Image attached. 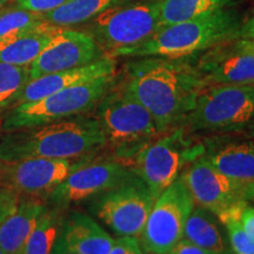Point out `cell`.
<instances>
[{
    "label": "cell",
    "mask_w": 254,
    "mask_h": 254,
    "mask_svg": "<svg viewBox=\"0 0 254 254\" xmlns=\"http://www.w3.org/2000/svg\"><path fill=\"white\" fill-rule=\"evenodd\" d=\"M123 84L151 113L159 133L183 124L206 86L193 62L163 57L127 64Z\"/></svg>",
    "instance_id": "cell-1"
},
{
    "label": "cell",
    "mask_w": 254,
    "mask_h": 254,
    "mask_svg": "<svg viewBox=\"0 0 254 254\" xmlns=\"http://www.w3.org/2000/svg\"><path fill=\"white\" fill-rule=\"evenodd\" d=\"M105 145L106 139L97 118L72 117L5 132L0 139V160L81 158Z\"/></svg>",
    "instance_id": "cell-2"
},
{
    "label": "cell",
    "mask_w": 254,
    "mask_h": 254,
    "mask_svg": "<svg viewBox=\"0 0 254 254\" xmlns=\"http://www.w3.org/2000/svg\"><path fill=\"white\" fill-rule=\"evenodd\" d=\"M241 24L243 21L237 11L222 8L202 17L161 27L144 43L117 51L110 57H194L222 41L238 39Z\"/></svg>",
    "instance_id": "cell-3"
},
{
    "label": "cell",
    "mask_w": 254,
    "mask_h": 254,
    "mask_svg": "<svg viewBox=\"0 0 254 254\" xmlns=\"http://www.w3.org/2000/svg\"><path fill=\"white\" fill-rule=\"evenodd\" d=\"M97 118L106 145L118 158H131L159 131L151 113L123 84L111 85L97 104Z\"/></svg>",
    "instance_id": "cell-4"
},
{
    "label": "cell",
    "mask_w": 254,
    "mask_h": 254,
    "mask_svg": "<svg viewBox=\"0 0 254 254\" xmlns=\"http://www.w3.org/2000/svg\"><path fill=\"white\" fill-rule=\"evenodd\" d=\"M114 81V75L79 82L43 99L25 103L6 112L2 132L26 128L80 116L97 106Z\"/></svg>",
    "instance_id": "cell-5"
},
{
    "label": "cell",
    "mask_w": 254,
    "mask_h": 254,
    "mask_svg": "<svg viewBox=\"0 0 254 254\" xmlns=\"http://www.w3.org/2000/svg\"><path fill=\"white\" fill-rule=\"evenodd\" d=\"M85 32L110 57L117 51L141 44L161 28L159 2H125L95 15Z\"/></svg>",
    "instance_id": "cell-6"
},
{
    "label": "cell",
    "mask_w": 254,
    "mask_h": 254,
    "mask_svg": "<svg viewBox=\"0 0 254 254\" xmlns=\"http://www.w3.org/2000/svg\"><path fill=\"white\" fill-rule=\"evenodd\" d=\"M253 123L254 85H206L183 124L192 132H221Z\"/></svg>",
    "instance_id": "cell-7"
},
{
    "label": "cell",
    "mask_w": 254,
    "mask_h": 254,
    "mask_svg": "<svg viewBox=\"0 0 254 254\" xmlns=\"http://www.w3.org/2000/svg\"><path fill=\"white\" fill-rule=\"evenodd\" d=\"M194 207V199L179 177L155 199L139 237L141 247L148 253L170 252L183 239L186 220Z\"/></svg>",
    "instance_id": "cell-8"
},
{
    "label": "cell",
    "mask_w": 254,
    "mask_h": 254,
    "mask_svg": "<svg viewBox=\"0 0 254 254\" xmlns=\"http://www.w3.org/2000/svg\"><path fill=\"white\" fill-rule=\"evenodd\" d=\"M155 199L147 185L134 176L104 192L94 202L93 211L119 237L139 238Z\"/></svg>",
    "instance_id": "cell-9"
},
{
    "label": "cell",
    "mask_w": 254,
    "mask_h": 254,
    "mask_svg": "<svg viewBox=\"0 0 254 254\" xmlns=\"http://www.w3.org/2000/svg\"><path fill=\"white\" fill-rule=\"evenodd\" d=\"M87 157L74 159L31 158L17 161H2L0 185L21 198H39L49 194L55 187L85 163Z\"/></svg>",
    "instance_id": "cell-10"
},
{
    "label": "cell",
    "mask_w": 254,
    "mask_h": 254,
    "mask_svg": "<svg viewBox=\"0 0 254 254\" xmlns=\"http://www.w3.org/2000/svg\"><path fill=\"white\" fill-rule=\"evenodd\" d=\"M189 146L190 142L184 139L183 131L147 144L135 154L133 173L158 198L180 177L179 173L187 160V154H201L199 147L193 151Z\"/></svg>",
    "instance_id": "cell-11"
},
{
    "label": "cell",
    "mask_w": 254,
    "mask_h": 254,
    "mask_svg": "<svg viewBox=\"0 0 254 254\" xmlns=\"http://www.w3.org/2000/svg\"><path fill=\"white\" fill-rule=\"evenodd\" d=\"M194 201L208 209L221 222L241 213L247 202L241 200V189L215 168L204 155L182 176Z\"/></svg>",
    "instance_id": "cell-12"
},
{
    "label": "cell",
    "mask_w": 254,
    "mask_h": 254,
    "mask_svg": "<svg viewBox=\"0 0 254 254\" xmlns=\"http://www.w3.org/2000/svg\"><path fill=\"white\" fill-rule=\"evenodd\" d=\"M132 170L116 159L85 163L49 193L57 207H65L82 200L103 194L134 177Z\"/></svg>",
    "instance_id": "cell-13"
},
{
    "label": "cell",
    "mask_w": 254,
    "mask_h": 254,
    "mask_svg": "<svg viewBox=\"0 0 254 254\" xmlns=\"http://www.w3.org/2000/svg\"><path fill=\"white\" fill-rule=\"evenodd\" d=\"M193 64L206 85H254V51L244 39L217 44Z\"/></svg>",
    "instance_id": "cell-14"
},
{
    "label": "cell",
    "mask_w": 254,
    "mask_h": 254,
    "mask_svg": "<svg viewBox=\"0 0 254 254\" xmlns=\"http://www.w3.org/2000/svg\"><path fill=\"white\" fill-rule=\"evenodd\" d=\"M103 58V51L85 31L59 27L38 58L30 65L31 80L41 75L80 67Z\"/></svg>",
    "instance_id": "cell-15"
},
{
    "label": "cell",
    "mask_w": 254,
    "mask_h": 254,
    "mask_svg": "<svg viewBox=\"0 0 254 254\" xmlns=\"http://www.w3.org/2000/svg\"><path fill=\"white\" fill-rule=\"evenodd\" d=\"M114 73H116L114 58L104 56L103 58L97 59L95 62L80 66V67L41 75V77L32 79L27 82L26 86L18 95L14 107L25 103L43 99L47 95L56 93V92L72 86V85L79 84V82L90 81L100 77H107V75H114Z\"/></svg>",
    "instance_id": "cell-16"
},
{
    "label": "cell",
    "mask_w": 254,
    "mask_h": 254,
    "mask_svg": "<svg viewBox=\"0 0 254 254\" xmlns=\"http://www.w3.org/2000/svg\"><path fill=\"white\" fill-rule=\"evenodd\" d=\"M201 155L241 190L254 183V139H215Z\"/></svg>",
    "instance_id": "cell-17"
},
{
    "label": "cell",
    "mask_w": 254,
    "mask_h": 254,
    "mask_svg": "<svg viewBox=\"0 0 254 254\" xmlns=\"http://www.w3.org/2000/svg\"><path fill=\"white\" fill-rule=\"evenodd\" d=\"M58 240L78 254H107L116 241L97 221L84 213H73L64 220Z\"/></svg>",
    "instance_id": "cell-18"
},
{
    "label": "cell",
    "mask_w": 254,
    "mask_h": 254,
    "mask_svg": "<svg viewBox=\"0 0 254 254\" xmlns=\"http://www.w3.org/2000/svg\"><path fill=\"white\" fill-rule=\"evenodd\" d=\"M46 209V206L37 198L20 200L17 208L0 224V249L2 253L20 254Z\"/></svg>",
    "instance_id": "cell-19"
},
{
    "label": "cell",
    "mask_w": 254,
    "mask_h": 254,
    "mask_svg": "<svg viewBox=\"0 0 254 254\" xmlns=\"http://www.w3.org/2000/svg\"><path fill=\"white\" fill-rule=\"evenodd\" d=\"M59 27L45 23L37 30L18 38L13 43L0 50V63L30 67L31 64L43 52Z\"/></svg>",
    "instance_id": "cell-20"
},
{
    "label": "cell",
    "mask_w": 254,
    "mask_h": 254,
    "mask_svg": "<svg viewBox=\"0 0 254 254\" xmlns=\"http://www.w3.org/2000/svg\"><path fill=\"white\" fill-rule=\"evenodd\" d=\"M131 0H68L66 4L44 13L46 23L60 27L74 26L87 23L95 15L106 11L113 6L125 4Z\"/></svg>",
    "instance_id": "cell-21"
},
{
    "label": "cell",
    "mask_w": 254,
    "mask_h": 254,
    "mask_svg": "<svg viewBox=\"0 0 254 254\" xmlns=\"http://www.w3.org/2000/svg\"><path fill=\"white\" fill-rule=\"evenodd\" d=\"M183 238L213 252L222 253L225 251L224 238L215 215L201 206H195L187 218Z\"/></svg>",
    "instance_id": "cell-22"
},
{
    "label": "cell",
    "mask_w": 254,
    "mask_h": 254,
    "mask_svg": "<svg viewBox=\"0 0 254 254\" xmlns=\"http://www.w3.org/2000/svg\"><path fill=\"white\" fill-rule=\"evenodd\" d=\"M232 0H158L161 27L226 8Z\"/></svg>",
    "instance_id": "cell-23"
},
{
    "label": "cell",
    "mask_w": 254,
    "mask_h": 254,
    "mask_svg": "<svg viewBox=\"0 0 254 254\" xmlns=\"http://www.w3.org/2000/svg\"><path fill=\"white\" fill-rule=\"evenodd\" d=\"M63 222L59 208L46 209L25 243L20 254H52Z\"/></svg>",
    "instance_id": "cell-24"
},
{
    "label": "cell",
    "mask_w": 254,
    "mask_h": 254,
    "mask_svg": "<svg viewBox=\"0 0 254 254\" xmlns=\"http://www.w3.org/2000/svg\"><path fill=\"white\" fill-rule=\"evenodd\" d=\"M45 23L43 14L34 13L19 6L2 9L0 11V50Z\"/></svg>",
    "instance_id": "cell-25"
},
{
    "label": "cell",
    "mask_w": 254,
    "mask_h": 254,
    "mask_svg": "<svg viewBox=\"0 0 254 254\" xmlns=\"http://www.w3.org/2000/svg\"><path fill=\"white\" fill-rule=\"evenodd\" d=\"M30 80V67L0 63V114L14 107L18 95Z\"/></svg>",
    "instance_id": "cell-26"
},
{
    "label": "cell",
    "mask_w": 254,
    "mask_h": 254,
    "mask_svg": "<svg viewBox=\"0 0 254 254\" xmlns=\"http://www.w3.org/2000/svg\"><path fill=\"white\" fill-rule=\"evenodd\" d=\"M230 234L232 250L236 254H254V240L246 233L240 222V214L232 215L222 221Z\"/></svg>",
    "instance_id": "cell-27"
},
{
    "label": "cell",
    "mask_w": 254,
    "mask_h": 254,
    "mask_svg": "<svg viewBox=\"0 0 254 254\" xmlns=\"http://www.w3.org/2000/svg\"><path fill=\"white\" fill-rule=\"evenodd\" d=\"M19 7L34 12V13H49L53 9L60 7L68 0H14Z\"/></svg>",
    "instance_id": "cell-28"
},
{
    "label": "cell",
    "mask_w": 254,
    "mask_h": 254,
    "mask_svg": "<svg viewBox=\"0 0 254 254\" xmlns=\"http://www.w3.org/2000/svg\"><path fill=\"white\" fill-rule=\"evenodd\" d=\"M21 196L7 187L0 185V224L17 208Z\"/></svg>",
    "instance_id": "cell-29"
},
{
    "label": "cell",
    "mask_w": 254,
    "mask_h": 254,
    "mask_svg": "<svg viewBox=\"0 0 254 254\" xmlns=\"http://www.w3.org/2000/svg\"><path fill=\"white\" fill-rule=\"evenodd\" d=\"M107 254H145L140 241L135 237H120L114 241Z\"/></svg>",
    "instance_id": "cell-30"
},
{
    "label": "cell",
    "mask_w": 254,
    "mask_h": 254,
    "mask_svg": "<svg viewBox=\"0 0 254 254\" xmlns=\"http://www.w3.org/2000/svg\"><path fill=\"white\" fill-rule=\"evenodd\" d=\"M171 254H220L213 251L206 250L204 247H200L194 244L190 243L189 240L183 239L170 251Z\"/></svg>",
    "instance_id": "cell-31"
},
{
    "label": "cell",
    "mask_w": 254,
    "mask_h": 254,
    "mask_svg": "<svg viewBox=\"0 0 254 254\" xmlns=\"http://www.w3.org/2000/svg\"><path fill=\"white\" fill-rule=\"evenodd\" d=\"M241 226L249 236L254 240V206L246 204L240 213Z\"/></svg>",
    "instance_id": "cell-32"
},
{
    "label": "cell",
    "mask_w": 254,
    "mask_h": 254,
    "mask_svg": "<svg viewBox=\"0 0 254 254\" xmlns=\"http://www.w3.org/2000/svg\"><path fill=\"white\" fill-rule=\"evenodd\" d=\"M238 39H254V14L241 24L238 32Z\"/></svg>",
    "instance_id": "cell-33"
},
{
    "label": "cell",
    "mask_w": 254,
    "mask_h": 254,
    "mask_svg": "<svg viewBox=\"0 0 254 254\" xmlns=\"http://www.w3.org/2000/svg\"><path fill=\"white\" fill-rule=\"evenodd\" d=\"M241 200L247 204L254 205V183L250 184L241 190Z\"/></svg>",
    "instance_id": "cell-34"
},
{
    "label": "cell",
    "mask_w": 254,
    "mask_h": 254,
    "mask_svg": "<svg viewBox=\"0 0 254 254\" xmlns=\"http://www.w3.org/2000/svg\"><path fill=\"white\" fill-rule=\"evenodd\" d=\"M52 254H78V253L72 252V251L66 249V247L64 246L59 240H57L55 249H53V251H52Z\"/></svg>",
    "instance_id": "cell-35"
},
{
    "label": "cell",
    "mask_w": 254,
    "mask_h": 254,
    "mask_svg": "<svg viewBox=\"0 0 254 254\" xmlns=\"http://www.w3.org/2000/svg\"><path fill=\"white\" fill-rule=\"evenodd\" d=\"M246 41V44L249 45L250 49H252L254 51V39H244Z\"/></svg>",
    "instance_id": "cell-36"
},
{
    "label": "cell",
    "mask_w": 254,
    "mask_h": 254,
    "mask_svg": "<svg viewBox=\"0 0 254 254\" xmlns=\"http://www.w3.org/2000/svg\"><path fill=\"white\" fill-rule=\"evenodd\" d=\"M8 1H9V0H0V9L4 7V6L7 4Z\"/></svg>",
    "instance_id": "cell-37"
},
{
    "label": "cell",
    "mask_w": 254,
    "mask_h": 254,
    "mask_svg": "<svg viewBox=\"0 0 254 254\" xmlns=\"http://www.w3.org/2000/svg\"><path fill=\"white\" fill-rule=\"evenodd\" d=\"M150 254H171L170 252H163V253H150Z\"/></svg>",
    "instance_id": "cell-38"
},
{
    "label": "cell",
    "mask_w": 254,
    "mask_h": 254,
    "mask_svg": "<svg viewBox=\"0 0 254 254\" xmlns=\"http://www.w3.org/2000/svg\"><path fill=\"white\" fill-rule=\"evenodd\" d=\"M220 254H236V253H228V252H225V251H224V252L220 253Z\"/></svg>",
    "instance_id": "cell-39"
},
{
    "label": "cell",
    "mask_w": 254,
    "mask_h": 254,
    "mask_svg": "<svg viewBox=\"0 0 254 254\" xmlns=\"http://www.w3.org/2000/svg\"><path fill=\"white\" fill-rule=\"evenodd\" d=\"M252 128H253V131H254V123L252 124Z\"/></svg>",
    "instance_id": "cell-40"
},
{
    "label": "cell",
    "mask_w": 254,
    "mask_h": 254,
    "mask_svg": "<svg viewBox=\"0 0 254 254\" xmlns=\"http://www.w3.org/2000/svg\"><path fill=\"white\" fill-rule=\"evenodd\" d=\"M0 254H4V253H2V251H1V249H0Z\"/></svg>",
    "instance_id": "cell-41"
},
{
    "label": "cell",
    "mask_w": 254,
    "mask_h": 254,
    "mask_svg": "<svg viewBox=\"0 0 254 254\" xmlns=\"http://www.w3.org/2000/svg\"><path fill=\"white\" fill-rule=\"evenodd\" d=\"M1 163H2V161H1V160H0V167H1Z\"/></svg>",
    "instance_id": "cell-42"
}]
</instances>
